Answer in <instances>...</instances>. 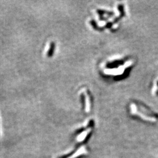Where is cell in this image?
<instances>
[{
    "label": "cell",
    "instance_id": "6da1fadb",
    "mask_svg": "<svg viewBox=\"0 0 158 158\" xmlns=\"http://www.w3.org/2000/svg\"><path fill=\"white\" fill-rule=\"evenodd\" d=\"M131 113L133 115H136L138 116H141L142 118H143L145 120L148 121H151V122H155L156 121V119L154 117H152V116H149L144 114H142L141 112L138 111L137 109L136 106L134 104H132L131 105Z\"/></svg>",
    "mask_w": 158,
    "mask_h": 158
},
{
    "label": "cell",
    "instance_id": "7a4b0ae2",
    "mask_svg": "<svg viewBox=\"0 0 158 158\" xmlns=\"http://www.w3.org/2000/svg\"><path fill=\"white\" fill-rule=\"evenodd\" d=\"M91 135H92V132H90L87 135V136H86V138H84V140L83 141L76 145V147H75V150H72L71 152H70L69 153H67L66 155H63V156H60V158H69L70 156H72L74 153H76V152L77 150H78L82 145H83V144L86 143L87 142L89 141V139H90V136H91Z\"/></svg>",
    "mask_w": 158,
    "mask_h": 158
},
{
    "label": "cell",
    "instance_id": "3957f363",
    "mask_svg": "<svg viewBox=\"0 0 158 158\" xmlns=\"http://www.w3.org/2000/svg\"><path fill=\"white\" fill-rule=\"evenodd\" d=\"M56 48V44L54 42H52L50 43V47L47 53V56L48 58H52L54 54L55 49Z\"/></svg>",
    "mask_w": 158,
    "mask_h": 158
},
{
    "label": "cell",
    "instance_id": "277c9868",
    "mask_svg": "<svg viewBox=\"0 0 158 158\" xmlns=\"http://www.w3.org/2000/svg\"><path fill=\"white\" fill-rule=\"evenodd\" d=\"M80 101L82 106V109L84 110L86 108V96L84 93H82L80 95Z\"/></svg>",
    "mask_w": 158,
    "mask_h": 158
},
{
    "label": "cell",
    "instance_id": "5b68a950",
    "mask_svg": "<svg viewBox=\"0 0 158 158\" xmlns=\"http://www.w3.org/2000/svg\"><path fill=\"white\" fill-rule=\"evenodd\" d=\"M87 129V127H86V128L82 127V128H79V129H77V130L76 131L75 134H76V135H79V134H80V133H82L84 132L85 131H86Z\"/></svg>",
    "mask_w": 158,
    "mask_h": 158
},
{
    "label": "cell",
    "instance_id": "8992f818",
    "mask_svg": "<svg viewBox=\"0 0 158 158\" xmlns=\"http://www.w3.org/2000/svg\"><path fill=\"white\" fill-rule=\"evenodd\" d=\"M94 121L92 119V120H90V121H89V124L87 126V129H89V128H92V127L94 126Z\"/></svg>",
    "mask_w": 158,
    "mask_h": 158
}]
</instances>
